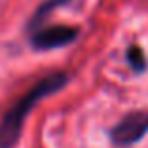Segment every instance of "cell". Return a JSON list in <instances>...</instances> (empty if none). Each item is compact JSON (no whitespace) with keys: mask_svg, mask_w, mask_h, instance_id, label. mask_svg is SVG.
<instances>
[{"mask_svg":"<svg viewBox=\"0 0 148 148\" xmlns=\"http://www.w3.org/2000/svg\"><path fill=\"white\" fill-rule=\"evenodd\" d=\"M125 59H127L129 69L135 74H140V72H144V70L148 69L146 55H144V51L139 48V46H129V48L125 49Z\"/></svg>","mask_w":148,"mask_h":148,"instance_id":"obj_5","label":"cell"},{"mask_svg":"<svg viewBox=\"0 0 148 148\" xmlns=\"http://www.w3.org/2000/svg\"><path fill=\"white\" fill-rule=\"evenodd\" d=\"M82 31L78 27L51 25V27H36L29 31V44L36 51H51V49L66 48L80 38Z\"/></svg>","mask_w":148,"mask_h":148,"instance_id":"obj_3","label":"cell"},{"mask_svg":"<svg viewBox=\"0 0 148 148\" xmlns=\"http://www.w3.org/2000/svg\"><path fill=\"white\" fill-rule=\"evenodd\" d=\"M148 133V108H137L123 114L122 120L108 129V139L114 146L125 148L143 140Z\"/></svg>","mask_w":148,"mask_h":148,"instance_id":"obj_2","label":"cell"},{"mask_svg":"<svg viewBox=\"0 0 148 148\" xmlns=\"http://www.w3.org/2000/svg\"><path fill=\"white\" fill-rule=\"evenodd\" d=\"M69 84L66 72H51L31 86L0 118V148H13L21 139V131L27 116L42 99L61 91Z\"/></svg>","mask_w":148,"mask_h":148,"instance_id":"obj_1","label":"cell"},{"mask_svg":"<svg viewBox=\"0 0 148 148\" xmlns=\"http://www.w3.org/2000/svg\"><path fill=\"white\" fill-rule=\"evenodd\" d=\"M70 2H72V0H46V2H42V4L34 10L32 17L29 19L27 31H32V29H36V27L44 25V21L48 19V15L53 12V10L61 8V6H66V4H70Z\"/></svg>","mask_w":148,"mask_h":148,"instance_id":"obj_4","label":"cell"}]
</instances>
